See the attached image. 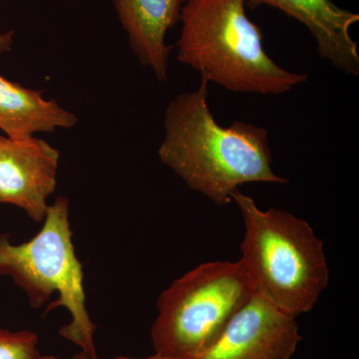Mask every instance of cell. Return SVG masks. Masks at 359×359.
<instances>
[{"label":"cell","mask_w":359,"mask_h":359,"mask_svg":"<svg viewBox=\"0 0 359 359\" xmlns=\"http://www.w3.org/2000/svg\"><path fill=\"white\" fill-rule=\"evenodd\" d=\"M256 294L240 262H209L161 294L151 330L156 353L196 359Z\"/></svg>","instance_id":"obj_5"},{"label":"cell","mask_w":359,"mask_h":359,"mask_svg":"<svg viewBox=\"0 0 359 359\" xmlns=\"http://www.w3.org/2000/svg\"><path fill=\"white\" fill-rule=\"evenodd\" d=\"M302 339L297 318L255 294L196 359H292Z\"/></svg>","instance_id":"obj_6"},{"label":"cell","mask_w":359,"mask_h":359,"mask_svg":"<svg viewBox=\"0 0 359 359\" xmlns=\"http://www.w3.org/2000/svg\"><path fill=\"white\" fill-rule=\"evenodd\" d=\"M247 0H187L179 20L177 59L208 81L233 92L280 95L309 79L276 63L261 28L248 18Z\"/></svg>","instance_id":"obj_2"},{"label":"cell","mask_w":359,"mask_h":359,"mask_svg":"<svg viewBox=\"0 0 359 359\" xmlns=\"http://www.w3.org/2000/svg\"><path fill=\"white\" fill-rule=\"evenodd\" d=\"M13 34L14 32H7L0 33V56L6 51H9L13 44Z\"/></svg>","instance_id":"obj_12"},{"label":"cell","mask_w":359,"mask_h":359,"mask_svg":"<svg viewBox=\"0 0 359 359\" xmlns=\"http://www.w3.org/2000/svg\"><path fill=\"white\" fill-rule=\"evenodd\" d=\"M115 359H183V358H174V356L163 355V354L156 353L155 355L149 356V358H125V356H120V358H117Z\"/></svg>","instance_id":"obj_14"},{"label":"cell","mask_w":359,"mask_h":359,"mask_svg":"<svg viewBox=\"0 0 359 359\" xmlns=\"http://www.w3.org/2000/svg\"><path fill=\"white\" fill-rule=\"evenodd\" d=\"M111 1L139 62L151 68L160 82L167 81L172 47L166 43V34L178 22L187 0Z\"/></svg>","instance_id":"obj_9"},{"label":"cell","mask_w":359,"mask_h":359,"mask_svg":"<svg viewBox=\"0 0 359 359\" xmlns=\"http://www.w3.org/2000/svg\"><path fill=\"white\" fill-rule=\"evenodd\" d=\"M39 337L30 330L0 327V359H39Z\"/></svg>","instance_id":"obj_11"},{"label":"cell","mask_w":359,"mask_h":359,"mask_svg":"<svg viewBox=\"0 0 359 359\" xmlns=\"http://www.w3.org/2000/svg\"><path fill=\"white\" fill-rule=\"evenodd\" d=\"M252 7L269 6L302 23L316 39L320 58L330 61L346 74H359L358 43L351 27L359 21L358 14L346 11L332 0H247Z\"/></svg>","instance_id":"obj_8"},{"label":"cell","mask_w":359,"mask_h":359,"mask_svg":"<svg viewBox=\"0 0 359 359\" xmlns=\"http://www.w3.org/2000/svg\"><path fill=\"white\" fill-rule=\"evenodd\" d=\"M39 359H62V358H55V356H52V355H45V356H39Z\"/></svg>","instance_id":"obj_15"},{"label":"cell","mask_w":359,"mask_h":359,"mask_svg":"<svg viewBox=\"0 0 359 359\" xmlns=\"http://www.w3.org/2000/svg\"><path fill=\"white\" fill-rule=\"evenodd\" d=\"M60 153L42 139L0 136V204L20 208L41 223L55 192Z\"/></svg>","instance_id":"obj_7"},{"label":"cell","mask_w":359,"mask_h":359,"mask_svg":"<svg viewBox=\"0 0 359 359\" xmlns=\"http://www.w3.org/2000/svg\"><path fill=\"white\" fill-rule=\"evenodd\" d=\"M42 223L37 235L22 244H13L9 233H0V278H11L34 309L48 304L57 292L59 299L45 313L67 309L71 320L59 334L82 351L96 354L97 327L86 309L83 269L72 242L67 198L61 196L49 205Z\"/></svg>","instance_id":"obj_4"},{"label":"cell","mask_w":359,"mask_h":359,"mask_svg":"<svg viewBox=\"0 0 359 359\" xmlns=\"http://www.w3.org/2000/svg\"><path fill=\"white\" fill-rule=\"evenodd\" d=\"M209 81L175 97L165 114V136L158 155L189 188L226 205L231 195L250 183L285 185L271 167L266 129L245 122L224 127L208 105Z\"/></svg>","instance_id":"obj_1"},{"label":"cell","mask_w":359,"mask_h":359,"mask_svg":"<svg viewBox=\"0 0 359 359\" xmlns=\"http://www.w3.org/2000/svg\"><path fill=\"white\" fill-rule=\"evenodd\" d=\"M70 359H101L97 356V354H90L85 353V351H79V353L74 354Z\"/></svg>","instance_id":"obj_13"},{"label":"cell","mask_w":359,"mask_h":359,"mask_svg":"<svg viewBox=\"0 0 359 359\" xmlns=\"http://www.w3.org/2000/svg\"><path fill=\"white\" fill-rule=\"evenodd\" d=\"M42 93L0 75V129L8 138H29L39 132L52 133L77 124L76 116L54 99L46 100Z\"/></svg>","instance_id":"obj_10"},{"label":"cell","mask_w":359,"mask_h":359,"mask_svg":"<svg viewBox=\"0 0 359 359\" xmlns=\"http://www.w3.org/2000/svg\"><path fill=\"white\" fill-rule=\"evenodd\" d=\"M245 223L240 263L255 292L297 318L314 308L330 282L323 242L306 219L262 210L240 189L231 195Z\"/></svg>","instance_id":"obj_3"}]
</instances>
